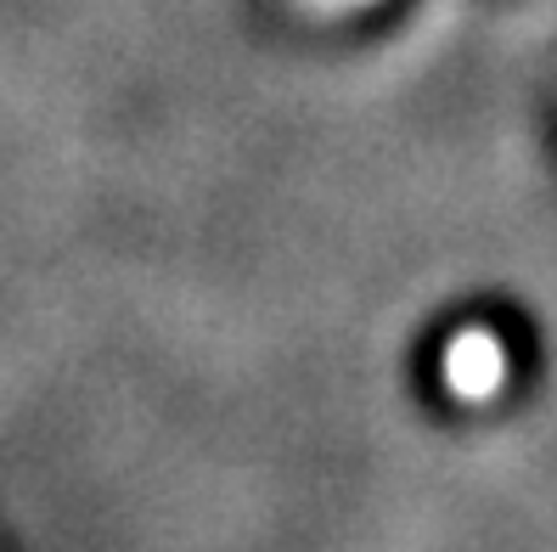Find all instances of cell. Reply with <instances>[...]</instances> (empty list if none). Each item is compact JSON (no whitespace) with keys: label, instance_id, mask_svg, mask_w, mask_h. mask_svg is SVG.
<instances>
[{"label":"cell","instance_id":"7a4b0ae2","mask_svg":"<svg viewBox=\"0 0 557 552\" xmlns=\"http://www.w3.org/2000/svg\"><path fill=\"white\" fill-rule=\"evenodd\" d=\"M310 12H355V7H372V0H305Z\"/></svg>","mask_w":557,"mask_h":552},{"label":"cell","instance_id":"6da1fadb","mask_svg":"<svg viewBox=\"0 0 557 552\" xmlns=\"http://www.w3.org/2000/svg\"><path fill=\"white\" fill-rule=\"evenodd\" d=\"M440 378L456 401H468V406H484V401H496L507 378H512V355H507V339L496 328H462V333H450L445 349H440Z\"/></svg>","mask_w":557,"mask_h":552}]
</instances>
